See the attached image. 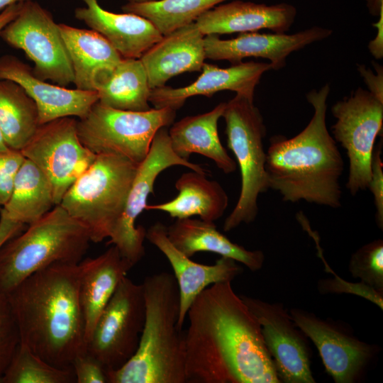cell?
Returning <instances> with one entry per match:
<instances>
[{
	"label": "cell",
	"instance_id": "d6a6232c",
	"mask_svg": "<svg viewBox=\"0 0 383 383\" xmlns=\"http://www.w3.org/2000/svg\"><path fill=\"white\" fill-rule=\"evenodd\" d=\"M351 275L383 292V241L377 239L357 250L349 262Z\"/></svg>",
	"mask_w": 383,
	"mask_h": 383
},
{
	"label": "cell",
	"instance_id": "ab89813d",
	"mask_svg": "<svg viewBox=\"0 0 383 383\" xmlns=\"http://www.w3.org/2000/svg\"><path fill=\"white\" fill-rule=\"evenodd\" d=\"M24 228V224L8 218L0 211V248L11 238L18 235Z\"/></svg>",
	"mask_w": 383,
	"mask_h": 383
},
{
	"label": "cell",
	"instance_id": "83f0119b",
	"mask_svg": "<svg viewBox=\"0 0 383 383\" xmlns=\"http://www.w3.org/2000/svg\"><path fill=\"white\" fill-rule=\"evenodd\" d=\"M55 206L48 178L25 158L16 176L11 197L0 211L8 218L25 225L38 221Z\"/></svg>",
	"mask_w": 383,
	"mask_h": 383
},
{
	"label": "cell",
	"instance_id": "7bdbcfd3",
	"mask_svg": "<svg viewBox=\"0 0 383 383\" xmlns=\"http://www.w3.org/2000/svg\"><path fill=\"white\" fill-rule=\"evenodd\" d=\"M11 150L6 145L2 133L0 130V153L5 152Z\"/></svg>",
	"mask_w": 383,
	"mask_h": 383
},
{
	"label": "cell",
	"instance_id": "7a4b0ae2",
	"mask_svg": "<svg viewBox=\"0 0 383 383\" xmlns=\"http://www.w3.org/2000/svg\"><path fill=\"white\" fill-rule=\"evenodd\" d=\"M79 263H55L33 273L6 295L21 343L47 362L72 367L86 350L79 303Z\"/></svg>",
	"mask_w": 383,
	"mask_h": 383
},
{
	"label": "cell",
	"instance_id": "9c48e42d",
	"mask_svg": "<svg viewBox=\"0 0 383 383\" xmlns=\"http://www.w3.org/2000/svg\"><path fill=\"white\" fill-rule=\"evenodd\" d=\"M145 318L143 284L125 276L96 321L86 351L106 372L121 368L138 349Z\"/></svg>",
	"mask_w": 383,
	"mask_h": 383
},
{
	"label": "cell",
	"instance_id": "ba28073f",
	"mask_svg": "<svg viewBox=\"0 0 383 383\" xmlns=\"http://www.w3.org/2000/svg\"><path fill=\"white\" fill-rule=\"evenodd\" d=\"M175 116L176 111L170 108L132 111L97 101L85 117L77 121V130L82 143L94 154H116L140 164L156 133L170 126Z\"/></svg>",
	"mask_w": 383,
	"mask_h": 383
},
{
	"label": "cell",
	"instance_id": "ac0fdd59",
	"mask_svg": "<svg viewBox=\"0 0 383 383\" xmlns=\"http://www.w3.org/2000/svg\"><path fill=\"white\" fill-rule=\"evenodd\" d=\"M145 238L165 255L173 270L179 295L177 326L180 329L189 307L201 292L216 283L232 282L243 272L236 261L225 257L213 265L194 262L172 245L167 235V226L160 222L146 231Z\"/></svg>",
	"mask_w": 383,
	"mask_h": 383
},
{
	"label": "cell",
	"instance_id": "7c38bea8",
	"mask_svg": "<svg viewBox=\"0 0 383 383\" xmlns=\"http://www.w3.org/2000/svg\"><path fill=\"white\" fill-rule=\"evenodd\" d=\"M181 165L206 174L201 165L179 157L172 150L167 127L156 133L145 160L139 165L129 191L123 212L116 223L107 245H115L122 257L133 266L145 255L143 245L146 230L135 225L138 217L145 209L148 198L153 193L154 184L159 174L167 168Z\"/></svg>",
	"mask_w": 383,
	"mask_h": 383
},
{
	"label": "cell",
	"instance_id": "4316f807",
	"mask_svg": "<svg viewBox=\"0 0 383 383\" xmlns=\"http://www.w3.org/2000/svg\"><path fill=\"white\" fill-rule=\"evenodd\" d=\"M174 186L178 191L174 199L147 205L145 210L164 211L177 219L199 216L201 220L214 222L223 215L228 207L226 191L218 182L207 179L206 174L194 170L183 173Z\"/></svg>",
	"mask_w": 383,
	"mask_h": 383
},
{
	"label": "cell",
	"instance_id": "52a82bcc",
	"mask_svg": "<svg viewBox=\"0 0 383 383\" xmlns=\"http://www.w3.org/2000/svg\"><path fill=\"white\" fill-rule=\"evenodd\" d=\"M253 101L236 94L226 102L222 115L228 147L235 157L241 176L238 200L223 223L226 232L242 223L253 222L258 213L259 195L270 189L263 146L267 131L262 114Z\"/></svg>",
	"mask_w": 383,
	"mask_h": 383
},
{
	"label": "cell",
	"instance_id": "603a6c76",
	"mask_svg": "<svg viewBox=\"0 0 383 383\" xmlns=\"http://www.w3.org/2000/svg\"><path fill=\"white\" fill-rule=\"evenodd\" d=\"M79 265V298L84 321L87 345L96 321L119 282L133 266L122 257L115 245L96 257L82 260Z\"/></svg>",
	"mask_w": 383,
	"mask_h": 383
},
{
	"label": "cell",
	"instance_id": "8fae6325",
	"mask_svg": "<svg viewBox=\"0 0 383 383\" xmlns=\"http://www.w3.org/2000/svg\"><path fill=\"white\" fill-rule=\"evenodd\" d=\"M336 122L333 137L345 150L349 160L346 187L351 195L368 187L374 142L382 131L383 101L358 87L331 108Z\"/></svg>",
	"mask_w": 383,
	"mask_h": 383
},
{
	"label": "cell",
	"instance_id": "f546056e",
	"mask_svg": "<svg viewBox=\"0 0 383 383\" xmlns=\"http://www.w3.org/2000/svg\"><path fill=\"white\" fill-rule=\"evenodd\" d=\"M40 126L38 107L23 87L0 79V130L7 146L21 151Z\"/></svg>",
	"mask_w": 383,
	"mask_h": 383
},
{
	"label": "cell",
	"instance_id": "484cf974",
	"mask_svg": "<svg viewBox=\"0 0 383 383\" xmlns=\"http://www.w3.org/2000/svg\"><path fill=\"white\" fill-rule=\"evenodd\" d=\"M172 245L189 257L199 252H210L234 260L251 271L262 268L265 255L260 250H248L231 241L216 229L214 222L191 218L177 219L167 226Z\"/></svg>",
	"mask_w": 383,
	"mask_h": 383
},
{
	"label": "cell",
	"instance_id": "7402d4cb",
	"mask_svg": "<svg viewBox=\"0 0 383 383\" xmlns=\"http://www.w3.org/2000/svg\"><path fill=\"white\" fill-rule=\"evenodd\" d=\"M205 59L204 35L194 22L162 35L140 58L151 89L179 74L201 71Z\"/></svg>",
	"mask_w": 383,
	"mask_h": 383
},
{
	"label": "cell",
	"instance_id": "d6986e66",
	"mask_svg": "<svg viewBox=\"0 0 383 383\" xmlns=\"http://www.w3.org/2000/svg\"><path fill=\"white\" fill-rule=\"evenodd\" d=\"M270 63L247 62L220 68L204 64L198 79L188 86L179 88L162 86L151 89L149 102L154 108L180 109L189 97L203 95L208 97L215 93L230 90L254 99V92L262 75L272 70Z\"/></svg>",
	"mask_w": 383,
	"mask_h": 383
},
{
	"label": "cell",
	"instance_id": "836d02e7",
	"mask_svg": "<svg viewBox=\"0 0 383 383\" xmlns=\"http://www.w3.org/2000/svg\"><path fill=\"white\" fill-rule=\"evenodd\" d=\"M20 343L18 328L6 296L0 294V379Z\"/></svg>",
	"mask_w": 383,
	"mask_h": 383
},
{
	"label": "cell",
	"instance_id": "44dd1931",
	"mask_svg": "<svg viewBox=\"0 0 383 383\" xmlns=\"http://www.w3.org/2000/svg\"><path fill=\"white\" fill-rule=\"evenodd\" d=\"M85 6L74 10L75 18L101 35L123 58L140 59L162 35L140 16L109 11L99 0H81Z\"/></svg>",
	"mask_w": 383,
	"mask_h": 383
},
{
	"label": "cell",
	"instance_id": "5bb4252c",
	"mask_svg": "<svg viewBox=\"0 0 383 383\" xmlns=\"http://www.w3.org/2000/svg\"><path fill=\"white\" fill-rule=\"evenodd\" d=\"M258 321L281 382L314 383L307 336L280 303L240 295Z\"/></svg>",
	"mask_w": 383,
	"mask_h": 383
},
{
	"label": "cell",
	"instance_id": "4dcf8cb0",
	"mask_svg": "<svg viewBox=\"0 0 383 383\" xmlns=\"http://www.w3.org/2000/svg\"><path fill=\"white\" fill-rule=\"evenodd\" d=\"M227 0H158L127 3L121 7L149 20L162 35L194 22L201 14Z\"/></svg>",
	"mask_w": 383,
	"mask_h": 383
},
{
	"label": "cell",
	"instance_id": "3957f363",
	"mask_svg": "<svg viewBox=\"0 0 383 383\" xmlns=\"http://www.w3.org/2000/svg\"><path fill=\"white\" fill-rule=\"evenodd\" d=\"M330 85L306 94L314 113L305 128L291 138L274 135L266 152L269 188L284 201H305L338 209L341 206L340 179L344 162L326 126Z\"/></svg>",
	"mask_w": 383,
	"mask_h": 383
},
{
	"label": "cell",
	"instance_id": "60d3db41",
	"mask_svg": "<svg viewBox=\"0 0 383 383\" xmlns=\"http://www.w3.org/2000/svg\"><path fill=\"white\" fill-rule=\"evenodd\" d=\"M23 2L11 4L0 12V31L18 14Z\"/></svg>",
	"mask_w": 383,
	"mask_h": 383
},
{
	"label": "cell",
	"instance_id": "cb8c5ba5",
	"mask_svg": "<svg viewBox=\"0 0 383 383\" xmlns=\"http://www.w3.org/2000/svg\"><path fill=\"white\" fill-rule=\"evenodd\" d=\"M76 89L96 91L123 57L99 33L59 23Z\"/></svg>",
	"mask_w": 383,
	"mask_h": 383
},
{
	"label": "cell",
	"instance_id": "e575fe53",
	"mask_svg": "<svg viewBox=\"0 0 383 383\" xmlns=\"http://www.w3.org/2000/svg\"><path fill=\"white\" fill-rule=\"evenodd\" d=\"M318 288L323 294L347 293L360 296L376 304L381 309H383V292L377 291L360 281L353 283L337 277L333 279L320 280Z\"/></svg>",
	"mask_w": 383,
	"mask_h": 383
},
{
	"label": "cell",
	"instance_id": "5b68a950",
	"mask_svg": "<svg viewBox=\"0 0 383 383\" xmlns=\"http://www.w3.org/2000/svg\"><path fill=\"white\" fill-rule=\"evenodd\" d=\"M91 241L87 230L60 204L0 248V294L6 296L37 271L78 264Z\"/></svg>",
	"mask_w": 383,
	"mask_h": 383
},
{
	"label": "cell",
	"instance_id": "30bf717a",
	"mask_svg": "<svg viewBox=\"0 0 383 383\" xmlns=\"http://www.w3.org/2000/svg\"><path fill=\"white\" fill-rule=\"evenodd\" d=\"M0 37L24 52L38 78L66 87L73 84V70L59 23L38 2H23L18 14L0 31Z\"/></svg>",
	"mask_w": 383,
	"mask_h": 383
},
{
	"label": "cell",
	"instance_id": "2e32d148",
	"mask_svg": "<svg viewBox=\"0 0 383 383\" xmlns=\"http://www.w3.org/2000/svg\"><path fill=\"white\" fill-rule=\"evenodd\" d=\"M332 30L314 26L294 34L241 33L237 38L222 40L217 35H204L206 59L227 60L233 64L246 57H262L270 61L272 70L286 65L287 57L293 52L328 38Z\"/></svg>",
	"mask_w": 383,
	"mask_h": 383
},
{
	"label": "cell",
	"instance_id": "f35d334b",
	"mask_svg": "<svg viewBox=\"0 0 383 383\" xmlns=\"http://www.w3.org/2000/svg\"><path fill=\"white\" fill-rule=\"evenodd\" d=\"M377 70L374 74L370 69H366L365 65H359L358 71L364 78L369 91L374 94L379 100L383 101V71L382 67L376 62H373Z\"/></svg>",
	"mask_w": 383,
	"mask_h": 383
},
{
	"label": "cell",
	"instance_id": "277c9868",
	"mask_svg": "<svg viewBox=\"0 0 383 383\" xmlns=\"http://www.w3.org/2000/svg\"><path fill=\"white\" fill-rule=\"evenodd\" d=\"M143 287L145 318L138 349L108 383H185L184 332L177 326L179 295L174 275H149Z\"/></svg>",
	"mask_w": 383,
	"mask_h": 383
},
{
	"label": "cell",
	"instance_id": "1f68e13d",
	"mask_svg": "<svg viewBox=\"0 0 383 383\" xmlns=\"http://www.w3.org/2000/svg\"><path fill=\"white\" fill-rule=\"evenodd\" d=\"M72 367H55L20 343L0 383H74Z\"/></svg>",
	"mask_w": 383,
	"mask_h": 383
},
{
	"label": "cell",
	"instance_id": "d590c367",
	"mask_svg": "<svg viewBox=\"0 0 383 383\" xmlns=\"http://www.w3.org/2000/svg\"><path fill=\"white\" fill-rule=\"evenodd\" d=\"M25 158L21 151L9 150L0 153V207L10 199L16 176Z\"/></svg>",
	"mask_w": 383,
	"mask_h": 383
},
{
	"label": "cell",
	"instance_id": "6da1fadb",
	"mask_svg": "<svg viewBox=\"0 0 383 383\" xmlns=\"http://www.w3.org/2000/svg\"><path fill=\"white\" fill-rule=\"evenodd\" d=\"M184 332L185 383H279L261 326L231 282L201 292Z\"/></svg>",
	"mask_w": 383,
	"mask_h": 383
},
{
	"label": "cell",
	"instance_id": "8992f818",
	"mask_svg": "<svg viewBox=\"0 0 383 383\" xmlns=\"http://www.w3.org/2000/svg\"><path fill=\"white\" fill-rule=\"evenodd\" d=\"M139 165L116 154L96 155L63 196L60 205L87 230L91 242L111 235Z\"/></svg>",
	"mask_w": 383,
	"mask_h": 383
},
{
	"label": "cell",
	"instance_id": "ee69618b",
	"mask_svg": "<svg viewBox=\"0 0 383 383\" xmlns=\"http://www.w3.org/2000/svg\"><path fill=\"white\" fill-rule=\"evenodd\" d=\"M128 3H146V2H152L158 0H126Z\"/></svg>",
	"mask_w": 383,
	"mask_h": 383
},
{
	"label": "cell",
	"instance_id": "e0dca14e",
	"mask_svg": "<svg viewBox=\"0 0 383 383\" xmlns=\"http://www.w3.org/2000/svg\"><path fill=\"white\" fill-rule=\"evenodd\" d=\"M0 79L23 87L35 101L40 125L64 117H85L99 100L95 91L69 89L36 77L28 65L11 55L0 57Z\"/></svg>",
	"mask_w": 383,
	"mask_h": 383
},
{
	"label": "cell",
	"instance_id": "f1b7e54d",
	"mask_svg": "<svg viewBox=\"0 0 383 383\" xmlns=\"http://www.w3.org/2000/svg\"><path fill=\"white\" fill-rule=\"evenodd\" d=\"M151 89L140 59L123 58L99 86L98 101L125 111H145L151 109Z\"/></svg>",
	"mask_w": 383,
	"mask_h": 383
},
{
	"label": "cell",
	"instance_id": "ffe728a7",
	"mask_svg": "<svg viewBox=\"0 0 383 383\" xmlns=\"http://www.w3.org/2000/svg\"><path fill=\"white\" fill-rule=\"evenodd\" d=\"M296 8L287 4L267 6L234 0L201 14L195 24L204 35L247 33L268 29L285 33L293 24Z\"/></svg>",
	"mask_w": 383,
	"mask_h": 383
},
{
	"label": "cell",
	"instance_id": "b9f144b4",
	"mask_svg": "<svg viewBox=\"0 0 383 383\" xmlns=\"http://www.w3.org/2000/svg\"><path fill=\"white\" fill-rule=\"evenodd\" d=\"M31 0H0V11H2L7 6L20 2H25Z\"/></svg>",
	"mask_w": 383,
	"mask_h": 383
},
{
	"label": "cell",
	"instance_id": "4fadbf2b",
	"mask_svg": "<svg viewBox=\"0 0 383 383\" xmlns=\"http://www.w3.org/2000/svg\"><path fill=\"white\" fill-rule=\"evenodd\" d=\"M77 122L74 117H64L40 125L21 151L48 178L55 206L96 157L80 141Z\"/></svg>",
	"mask_w": 383,
	"mask_h": 383
},
{
	"label": "cell",
	"instance_id": "74e56055",
	"mask_svg": "<svg viewBox=\"0 0 383 383\" xmlns=\"http://www.w3.org/2000/svg\"><path fill=\"white\" fill-rule=\"evenodd\" d=\"M382 144L379 143L374 149L371 161V177L367 189L373 195L376 209V221L383 228V163L381 157Z\"/></svg>",
	"mask_w": 383,
	"mask_h": 383
},
{
	"label": "cell",
	"instance_id": "9a60e30c",
	"mask_svg": "<svg viewBox=\"0 0 383 383\" xmlns=\"http://www.w3.org/2000/svg\"><path fill=\"white\" fill-rule=\"evenodd\" d=\"M289 313L316 347L326 370L335 382H355L373 357L374 347L359 340L340 324L311 312L293 308Z\"/></svg>",
	"mask_w": 383,
	"mask_h": 383
},
{
	"label": "cell",
	"instance_id": "d4e9b609",
	"mask_svg": "<svg viewBox=\"0 0 383 383\" xmlns=\"http://www.w3.org/2000/svg\"><path fill=\"white\" fill-rule=\"evenodd\" d=\"M226 104L220 103L210 111L174 123L168 130L173 151L187 160L192 154L201 155L213 161L225 174L233 172L237 164L221 144L218 133V121Z\"/></svg>",
	"mask_w": 383,
	"mask_h": 383
},
{
	"label": "cell",
	"instance_id": "8d00e7d4",
	"mask_svg": "<svg viewBox=\"0 0 383 383\" xmlns=\"http://www.w3.org/2000/svg\"><path fill=\"white\" fill-rule=\"evenodd\" d=\"M72 367L77 383H108L103 365L86 350L74 357Z\"/></svg>",
	"mask_w": 383,
	"mask_h": 383
}]
</instances>
